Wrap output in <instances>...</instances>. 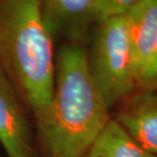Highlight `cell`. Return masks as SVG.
<instances>
[{
    "mask_svg": "<svg viewBox=\"0 0 157 157\" xmlns=\"http://www.w3.org/2000/svg\"><path fill=\"white\" fill-rule=\"evenodd\" d=\"M40 0L0 3V65L33 115L39 135L50 113L56 60Z\"/></svg>",
    "mask_w": 157,
    "mask_h": 157,
    "instance_id": "cell-1",
    "label": "cell"
},
{
    "mask_svg": "<svg viewBox=\"0 0 157 157\" xmlns=\"http://www.w3.org/2000/svg\"><path fill=\"white\" fill-rule=\"evenodd\" d=\"M90 75L86 51L78 43L63 45L56 60L50 113L40 135L49 157H83L111 120Z\"/></svg>",
    "mask_w": 157,
    "mask_h": 157,
    "instance_id": "cell-2",
    "label": "cell"
},
{
    "mask_svg": "<svg viewBox=\"0 0 157 157\" xmlns=\"http://www.w3.org/2000/svg\"><path fill=\"white\" fill-rule=\"evenodd\" d=\"M86 55L90 75L109 109L126 101L137 90L125 15L98 23Z\"/></svg>",
    "mask_w": 157,
    "mask_h": 157,
    "instance_id": "cell-3",
    "label": "cell"
},
{
    "mask_svg": "<svg viewBox=\"0 0 157 157\" xmlns=\"http://www.w3.org/2000/svg\"><path fill=\"white\" fill-rule=\"evenodd\" d=\"M25 103L0 65V144L7 157H36Z\"/></svg>",
    "mask_w": 157,
    "mask_h": 157,
    "instance_id": "cell-4",
    "label": "cell"
},
{
    "mask_svg": "<svg viewBox=\"0 0 157 157\" xmlns=\"http://www.w3.org/2000/svg\"><path fill=\"white\" fill-rule=\"evenodd\" d=\"M123 102L115 120L137 144L157 156V89H138Z\"/></svg>",
    "mask_w": 157,
    "mask_h": 157,
    "instance_id": "cell-5",
    "label": "cell"
},
{
    "mask_svg": "<svg viewBox=\"0 0 157 157\" xmlns=\"http://www.w3.org/2000/svg\"><path fill=\"white\" fill-rule=\"evenodd\" d=\"M125 18L137 86L157 50V0H141Z\"/></svg>",
    "mask_w": 157,
    "mask_h": 157,
    "instance_id": "cell-6",
    "label": "cell"
},
{
    "mask_svg": "<svg viewBox=\"0 0 157 157\" xmlns=\"http://www.w3.org/2000/svg\"><path fill=\"white\" fill-rule=\"evenodd\" d=\"M45 21L54 34L78 41L93 23H98V0H40Z\"/></svg>",
    "mask_w": 157,
    "mask_h": 157,
    "instance_id": "cell-7",
    "label": "cell"
},
{
    "mask_svg": "<svg viewBox=\"0 0 157 157\" xmlns=\"http://www.w3.org/2000/svg\"><path fill=\"white\" fill-rule=\"evenodd\" d=\"M83 157H157L147 152L112 119L86 150Z\"/></svg>",
    "mask_w": 157,
    "mask_h": 157,
    "instance_id": "cell-8",
    "label": "cell"
},
{
    "mask_svg": "<svg viewBox=\"0 0 157 157\" xmlns=\"http://www.w3.org/2000/svg\"><path fill=\"white\" fill-rule=\"evenodd\" d=\"M139 1L141 0H98V22L113 16L125 15Z\"/></svg>",
    "mask_w": 157,
    "mask_h": 157,
    "instance_id": "cell-9",
    "label": "cell"
},
{
    "mask_svg": "<svg viewBox=\"0 0 157 157\" xmlns=\"http://www.w3.org/2000/svg\"><path fill=\"white\" fill-rule=\"evenodd\" d=\"M138 89H157V50L149 67L137 82Z\"/></svg>",
    "mask_w": 157,
    "mask_h": 157,
    "instance_id": "cell-10",
    "label": "cell"
},
{
    "mask_svg": "<svg viewBox=\"0 0 157 157\" xmlns=\"http://www.w3.org/2000/svg\"><path fill=\"white\" fill-rule=\"evenodd\" d=\"M0 157H1V155H0Z\"/></svg>",
    "mask_w": 157,
    "mask_h": 157,
    "instance_id": "cell-11",
    "label": "cell"
}]
</instances>
